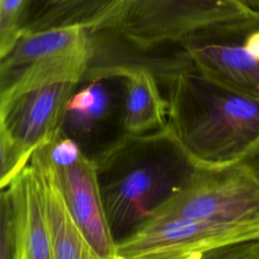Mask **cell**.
<instances>
[{
    "instance_id": "cell-1",
    "label": "cell",
    "mask_w": 259,
    "mask_h": 259,
    "mask_svg": "<svg viewBox=\"0 0 259 259\" xmlns=\"http://www.w3.org/2000/svg\"><path fill=\"white\" fill-rule=\"evenodd\" d=\"M168 124L194 167L242 161L259 144V98L222 85L185 64L168 67Z\"/></svg>"
},
{
    "instance_id": "cell-2",
    "label": "cell",
    "mask_w": 259,
    "mask_h": 259,
    "mask_svg": "<svg viewBox=\"0 0 259 259\" xmlns=\"http://www.w3.org/2000/svg\"><path fill=\"white\" fill-rule=\"evenodd\" d=\"M92 158L116 244L147 223L194 168L168 127L124 134Z\"/></svg>"
},
{
    "instance_id": "cell-3",
    "label": "cell",
    "mask_w": 259,
    "mask_h": 259,
    "mask_svg": "<svg viewBox=\"0 0 259 259\" xmlns=\"http://www.w3.org/2000/svg\"><path fill=\"white\" fill-rule=\"evenodd\" d=\"M92 35L76 25L22 33L0 58V102L48 84L80 83L94 57Z\"/></svg>"
},
{
    "instance_id": "cell-4",
    "label": "cell",
    "mask_w": 259,
    "mask_h": 259,
    "mask_svg": "<svg viewBox=\"0 0 259 259\" xmlns=\"http://www.w3.org/2000/svg\"><path fill=\"white\" fill-rule=\"evenodd\" d=\"M254 12L242 0H134L113 32L142 52L180 48Z\"/></svg>"
},
{
    "instance_id": "cell-5",
    "label": "cell",
    "mask_w": 259,
    "mask_h": 259,
    "mask_svg": "<svg viewBox=\"0 0 259 259\" xmlns=\"http://www.w3.org/2000/svg\"><path fill=\"white\" fill-rule=\"evenodd\" d=\"M153 217L259 225V185L242 162L194 167L182 186Z\"/></svg>"
},
{
    "instance_id": "cell-6",
    "label": "cell",
    "mask_w": 259,
    "mask_h": 259,
    "mask_svg": "<svg viewBox=\"0 0 259 259\" xmlns=\"http://www.w3.org/2000/svg\"><path fill=\"white\" fill-rule=\"evenodd\" d=\"M259 234V225L185 217H153L116 244V259H198L238 239Z\"/></svg>"
},
{
    "instance_id": "cell-7",
    "label": "cell",
    "mask_w": 259,
    "mask_h": 259,
    "mask_svg": "<svg viewBox=\"0 0 259 259\" xmlns=\"http://www.w3.org/2000/svg\"><path fill=\"white\" fill-rule=\"evenodd\" d=\"M179 49V58L194 71L259 98V12L234 19L209 37Z\"/></svg>"
},
{
    "instance_id": "cell-8",
    "label": "cell",
    "mask_w": 259,
    "mask_h": 259,
    "mask_svg": "<svg viewBox=\"0 0 259 259\" xmlns=\"http://www.w3.org/2000/svg\"><path fill=\"white\" fill-rule=\"evenodd\" d=\"M78 84H48L0 102V132L10 139L24 166L36 149L62 132L68 101Z\"/></svg>"
},
{
    "instance_id": "cell-9",
    "label": "cell",
    "mask_w": 259,
    "mask_h": 259,
    "mask_svg": "<svg viewBox=\"0 0 259 259\" xmlns=\"http://www.w3.org/2000/svg\"><path fill=\"white\" fill-rule=\"evenodd\" d=\"M54 166L72 214L98 259H116L94 159L83 152L71 163Z\"/></svg>"
},
{
    "instance_id": "cell-10",
    "label": "cell",
    "mask_w": 259,
    "mask_h": 259,
    "mask_svg": "<svg viewBox=\"0 0 259 259\" xmlns=\"http://www.w3.org/2000/svg\"><path fill=\"white\" fill-rule=\"evenodd\" d=\"M9 204L13 259H54L37 175L28 163L2 188Z\"/></svg>"
},
{
    "instance_id": "cell-11",
    "label": "cell",
    "mask_w": 259,
    "mask_h": 259,
    "mask_svg": "<svg viewBox=\"0 0 259 259\" xmlns=\"http://www.w3.org/2000/svg\"><path fill=\"white\" fill-rule=\"evenodd\" d=\"M85 76H114L121 79L122 124L125 134L146 135L167 127L168 101L162 94L155 74L147 67L130 64L99 65L90 67Z\"/></svg>"
},
{
    "instance_id": "cell-12",
    "label": "cell",
    "mask_w": 259,
    "mask_h": 259,
    "mask_svg": "<svg viewBox=\"0 0 259 259\" xmlns=\"http://www.w3.org/2000/svg\"><path fill=\"white\" fill-rule=\"evenodd\" d=\"M134 0H25L20 35L53 27L81 26L92 34L113 32Z\"/></svg>"
},
{
    "instance_id": "cell-13",
    "label": "cell",
    "mask_w": 259,
    "mask_h": 259,
    "mask_svg": "<svg viewBox=\"0 0 259 259\" xmlns=\"http://www.w3.org/2000/svg\"><path fill=\"white\" fill-rule=\"evenodd\" d=\"M29 164L39 182L54 259H98L72 214L57 170L42 147L33 152Z\"/></svg>"
},
{
    "instance_id": "cell-14",
    "label": "cell",
    "mask_w": 259,
    "mask_h": 259,
    "mask_svg": "<svg viewBox=\"0 0 259 259\" xmlns=\"http://www.w3.org/2000/svg\"><path fill=\"white\" fill-rule=\"evenodd\" d=\"M114 76H85L82 88L74 91L70 97L62 132L76 140L82 147L101 127L109 121L113 114V82Z\"/></svg>"
},
{
    "instance_id": "cell-15",
    "label": "cell",
    "mask_w": 259,
    "mask_h": 259,
    "mask_svg": "<svg viewBox=\"0 0 259 259\" xmlns=\"http://www.w3.org/2000/svg\"><path fill=\"white\" fill-rule=\"evenodd\" d=\"M25 0H0V58L7 55L20 36V18Z\"/></svg>"
},
{
    "instance_id": "cell-16",
    "label": "cell",
    "mask_w": 259,
    "mask_h": 259,
    "mask_svg": "<svg viewBox=\"0 0 259 259\" xmlns=\"http://www.w3.org/2000/svg\"><path fill=\"white\" fill-rule=\"evenodd\" d=\"M207 258L259 259V234L238 239L215 251Z\"/></svg>"
},
{
    "instance_id": "cell-17",
    "label": "cell",
    "mask_w": 259,
    "mask_h": 259,
    "mask_svg": "<svg viewBox=\"0 0 259 259\" xmlns=\"http://www.w3.org/2000/svg\"><path fill=\"white\" fill-rule=\"evenodd\" d=\"M240 162L244 164L259 185V144Z\"/></svg>"
},
{
    "instance_id": "cell-18",
    "label": "cell",
    "mask_w": 259,
    "mask_h": 259,
    "mask_svg": "<svg viewBox=\"0 0 259 259\" xmlns=\"http://www.w3.org/2000/svg\"><path fill=\"white\" fill-rule=\"evenodd\" d=\"M252 10L259 12V0H242Z\"/></svg>"
}]
</instances>
